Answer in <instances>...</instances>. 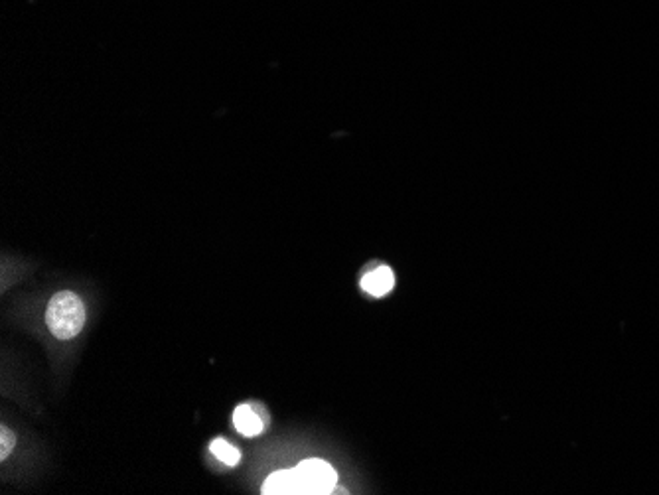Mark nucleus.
I'll list each match as a JSON object with an SVG mask.
<instances>
[{
  "instance_id": "nucleus-3",
  "label": "nucleus",
  "mask_w": 659,
  "mask_h": 495,
  "mask_svg": "<svg viewBox=\"0 0 659 495\" xmlns=\"http://www.w3.org/2000/svg\"><path fill=\"white\" fill-rule=\"evenodd\" d=\"M393 284H395L393 271L387 269V267H379V269L367 273L366 277L362 279V288L366 290L367 294H371L375 298H381V296L389 294L393 290Z\"/></svg>"
},
{
  "instance_id": "nucleus-6",
  "label": "nucleus",
  "mask_w": 659,
  "mask_h": 495,
  "mask_svg": "<svg viewBox=\"0 0 659 495\" xmlns=\"http://www.w3.org/2000/svg\"><path fill=\"white\" fill-rule=\"evenodd\" d=\"M210 450H212V454H214V456H218L221 462H223V464H227V466H237V464H239V460H241V454H239V450H237L235 446H231L229 442H225L223 438L214 440V442H212V446H210Z\"/></svg>"
},
{
  "instance_id": "nucleus-4",
  "label": "nucleus",
  "mask_w": 659,
  "mask_h": 495,
  "mask_svg": "<svg viewBox=\"0 0 659 495\" xmlns=\"http://www.w3.org/2000/svg\"><path fill=\"white\" fill-rule=\"evenodd\" d=\"M233 425L239 430V434H243V436H259L265 428L263 421L259 419V415L249 405H241V407L235 409Z\"/></svg>"
},
{
  "instance_id": "nucleus-1",
  "label": "nucleus",
  "mask_w": 659,
  "mask_h": 495,
  "mask_svg": "<svg viewBox=\"0 0 659 495\" xmlns=\"http://www.w3.org/2000/svg\"><path fill=\"white\" fill-rule=\"evenodd\" d=\"M46 324L60 340L75 338L85 324V308L79 296L70 290L56 294L46 310Z\"/></svg>"
},
{
  "instance_id": "nucleus-5",
  "label": "nucleus",
  "mask_w": 659,
  "mask_h": 495,
  "mask_svg": "<svg viewBox=\"0 0 659 495\" xmlns=\"http://www.w3.org/2000/svg\"><path fill=\"white\" fill-rule=\"evenodd\" d=\"M263 494H300L298 490V480H296V472L294 470H283V472H275L273 476H269V480L263 486Z\"/></svg>"
},
{
  "instance_id": "nucleus-7",
  "label": "nucleus",
  "mask_w": 659,
  "mask_h": 495,
  "mask_svg": "<svg viewBox=\"0 0 659 495\" xmlns=\"http://www.w3.org/2000/svg\"><path fill=\"white\" fill-rule=\"evenodd\" d=\"M14 442H16V438H14L12 430L6 428V426H2L0 428V460H6L8 458V454L14 448Z\"/></svg>"
},
{
  "instance_id": "nucleus-2",
  "label": "nucleus",
  "mask_w": 659,
  "mask_h": 495,
  "mask_svg": "<svg viewBox=\"0 0 659 495\" xmlns=\"http://www.w3.org/2000/svg\"><path fill=\"white\" fill-rule=\"evenodd\" d=\"M294 472L300 494H330L336 488V472L324 460H304L294 468Z\"/></svg>"
}]
</instances>
